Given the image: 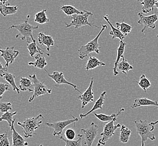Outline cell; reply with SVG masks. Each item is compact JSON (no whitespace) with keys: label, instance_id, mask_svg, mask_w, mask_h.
Segmentation results:
<instances>
[{"label":"cell","instance_id":"obj_7","mask_svg":"<svg viewBox=\"0 0 158 146\" xmlns=\"http://www.w3.org/2000/svg\"><path fill=\"white\" fill-rule=\"evenodd\" d=\"M71 116L73 119H67L66 120L59 121V122H45V125L49 128L53 129V135L55 137H57L60 136L62 134L64 129L67 127L68 125H71L72 124H75L76 122L79 121V119L77 118L74 117L73 116Z\"/></svg>","mask_w":158,"mask_h":146},{"label":"cell","instance_id":"obj_28","mask_svg":"<svg viewBox=\"0 0 158 146\" xmlns=\"http://www.w3.org/2000/svg\"><path fill=\"white\" fill-rule=\"evenodd\" d=\"M46 12H47V10L43 9L40 12H37V14L35 15V18H34L35 22H36L37 23H38L40 24H44L48 23L50 20H49V19L47 16Z\"/></svg>","mask_w":158,"mask_h":146},{"label":"cell","instance_id":"obj_41","mask_svg":"<svg viewBox=\"0 0 158 146\" xmlns=\"http://www.w3.org/2000/svg\"><path fill=\"white\" fill-rule=\"evenodd\" d=\"M7 1H8V0H0V3L5 4V3H6Z\"/></svg>","mask_w":158,"mask_h":146},{"label":"cell","instance_id":"obj_18","mask_svg":"<svg viewBox=\"0 0 158 146\" xmlns=\"http://www.w3.org/2000/svg\"><path fill=\"white\" fill-rule=\"evenodd\" d=\"M14 123H13L11 130L12 131V136L11 138L12 140V144L11 146H27L28 143L27 141L25 140L23 137L19 134L14 127Z\"/></svg>","mask_w":158,"mask_h":146},{"label":"cell","instance_id":"obj_21","mask_svg":"<svg viewBox=\"0 0 158 146\" xmlns=\"http://www.w3.org/2000/svg\"><path fill=\"white\" fill-rule=\"evenodd\" d=\"M19 88L21 91L24 92L27 91L29 92H33V82L31 79H28L26 77H21L20 81V85Z\"/></svg>","mask_w":158,"mask_h":146},{"label":"cell","instance_id":"obj_42","mask_svg":"<svg viewBox=\"0 0 158 146\" xmlns=\"http://www.w3.org/2000/svg\"><path fill=\"white\" fill-rule=\"evenodd\" d=\"M155 7H156V9H158V0H156V2H155Z\"/></svg>","mask_w":158,"mask_h":146},{"label":"cell","instance_id":"obj_12","mask_svg":"<svg viewBox=\"0 0 158 146\" xmlns=\"http://www.w3.org/2000/svg\"><path fill=\"white\" fill-rule=\"evenodd\" d=\"M0 52L1 53V56L3 58L6 62L5 66L6 67H8L10 64H13L16 58L19 55V51L15 50L14 47H10L4 49H1Z\"/></svg>","mask_w":158,"mask_h":146},{"label":"cell","instance_id":"obj_37","mask_svg":"<svg viewBox=\"0 0 158 146\" xmlns=\"http://www.w3.org/2000/svg\"><path fill=\"white\" fill-rule=\"evenodd\" d=\"M12 109V105L11 102H1L0 103L1 113H7Z\"/></svg>","mask_w":158,"mask_h":146},{"label":"cell","instance_id":"obj_24","mask_svg":"<svg viewBox=\"0 0 158 146\" xmlns=\"http://www.w3.org/2000/svg\"><path fill=\"white\" fill-rule=\"evenodd\" d=\"M18 6H10V4L5 5L0 3V11L1 14L3 16L7 15H11L16 14L18 11Z\"/></svg>","mask_w":158,"mask_h":146},{"label":"cell","instance_id":"obj_3","mask_svg":"<svg viewBox=\"0 0 158 146\" xmlns=\"http://www.w3.org/2000/svg\"><path fill=\"white\" fill-rule=\"evenodd\" d=\"M136 127V131L137 134L141 138V146H145V143L147 140H155L156 139L155 134L152 133L154 130V127L150 124L147 120L139 121H134Z\"/></svg>","mask_w":158,"mask_h":146},{"label":"cell","instance_id":"obj_13","mask_svg":"<svg viewBox=\"0 0 158 146\" xmlns=\"http://www.w3.org/2000/svg\"><path fill=\"white\" fill-rule=\"evenodd\" d=\"M45 70V71L47 74L49 78H51L56 83V84H57V85L66 84V85H70L75 90H76V91L80 93L81 94V92L80 91L79 89L77 88V85L76 84H74L73 83L69 82V81H67L66 78H64V73H62V72H60V71H54L53 73H52V74H50L47 70Z\"/></svg>","mask_w":158,"mask_h":146},{"label":"cell","instance_id":"obj_23","mask_svg":"<svg viewBox=\"0 0 158 146\" xmlns=\"http://www.w3.org/2000/svg\"><path fill=\"white\" fill-rule=\"evenodd\" d=\"M35 61L34 62H29L28 65L30 66H33L34 67H37L39 69H44L47 65L46 58L40 54L35 56Z\"/></svg>","mask_w":158,"mask_h":146},{"label":"cell","instance_id":"obj_26","mask_svg":"<svg viewBox=\"0 0 158 146\" xmlns=\"http://www.w3.org/2000/svg\"><path fill=\"white\" fill-rule=\"evenodd\" d=\"M131 130L125 125H122L120 129V134H119V140L123 143H127L129 141L130 137L131 135Z\"/></svg>","mask_w":158,"mask_h":146},{"label":"cell","instance_id":"obj_19","mask_svg":"<svg viewBox=\"0 0 158 146\" xmlns=\"http://www.w3.org/2000/svg\"><path fill=\"white\" fill-rule=\"evenodd\" d=\"M1 76L3 78L4 80L9 83L12 87L13 92L16 91L17 93H20V89L16 84L15 76L12 73H8L7 71H1Z\"/></svg>","mask_w":158,"mask_h":146},{"label":"cell","instance_id":"obj_2","mask_svg":"<svg viewBox=\"0 0 158 146\" xmlns=\"http://www.w3.org/2000/svg\"><path fill=\"white\" fill-rule=\"evenodd\" d=\"M44 118L42 114H40L36 117H31L25 119L23 122H18L17 124L22 128L24 137L27 138L32 137L36 134L35 131L40 127Z\"/></svg>","mask_w":158,"mask_h":146},{"label":"cell","instance_id":"obj_34","mask_svg":"<svg viewBox=\"0 0 158 146\" xmlns=\"http://www.w3.org/2000/svg\"><path fill=\"white\" fill-rule=\"evenodd\" d=\"M78 139L77 140H68L64 137L62 136H58V138L61 139L66 143L65 146H82L81 143H82V134H78Z\"/></svg>","mask_w":158,"mask_h":146},{"label":"cell","instance_id":"obj_35","mask_svg":"<svg viewBox=\"0 0 158 146\" xmlns=\"http://www.w3.org/2000/svg\"><path fill=\"white\" fill-rule=\"evenodd\" d=\"M17 111H15L13 113H10V112H7V113H3V115L1 116L0 121H6L8 123V125L9 126L10 128L12 127V124L14 122H15L16 119H12V117L14 115L17 114Z\"/></svg>","mask_w":158,"mask_h":146},{"label":"cell","instance_id":"obj_32","mask_svg":"<svg viewBox=\"0 0 158 146\" xmlns=\"http://www.w3.org/2000/svg\"><path fill=\"white\" fill-rule=\"evenodd\" d=\"M61 10L67 16H73L75 14H82L83 11H80L72 5L61 6Z\"/></svg>","mask_w":158,"mask_h":146},{"label":"cell","instance_id":"obj_9","mask_svg":"<svg viewBox=\"0 0 158 146\" xmlns=\"http://www.w3.org/2000/svg\"><path fill=\"white\" fill-rule=\"evenodd\" d=\"M99 131V127L95 124L94 122H92L90 125L86 129H81L82 139L84 140V144L87 146H92L93 142L97 136Z\"/></svg>","mask_w":158,"mask_h":146},{"label":"cell","instance_id":"obj_33","mask_svg":"<svg viewBox=\"0 0 158 146\" xmlns=\"http://www.w3.org/2000/svg\"><path fill=\"white\" fill-rule=\"evenodd\" d=\"M116 25V28L118 29L125 36H127L128 34L131 32V30L132 29V27L131 25L128 24L125 22H122V23L117 22Z\"/></svg>","mask_w":158,"mask_h":146},{"label":"cell","instance_id":"obj_5","mask_svg":"<svg viewBox=\"0 0 158 146\" xmlns=\"http://www.w3.org/2000/svg\"><path fill=\"white\" fill-rule=\"evenodd\" d=\"M90 16H93V14L87 11H83L82 14H75L71 16L70 23L67 24L66 22H64L66 24V28H67L71 27H74L75 29H77L79 28L88 25L90 27L94 26L95 27L100 28L99 27H98L93 23H90L89 21L88 18Z\"/></svg>","mask_w":158,"mask_h":146},{"label":"cell","instance_id":"obj_30","mask_svg":"<svg viewBox=\"0 0 158 146\" xmlns=\"http://www.w3.org/2000/svg\"><path fill=\"white\" fill-rule=\"evenodd\" d=\"M135 82L137 83L139 86L141 88L143 89V91H144L145 93H146L148 89L150 88L151 87V85H152V83L150 82V80L143 74H142L141 76H140V79H139V82H137L136 80L135 81Z\"/></svg>","mask_w":158,"mask_h":146},{"label":"cell","instance_id":"obj_1","mask_svg":"<svg viewBox=\"0 0 158 146\" xmlns=\"http://www.w3.org/2000/svg\"><path fill=\"white\" fill-rule=\"evenodd\" d=\"M30 15H28L24 22L19 25H12L4 32H6L10 29H15L19 32V33L16 36V38L20 37L21 40L23 41L27 40V43H30L32 42H36V41L34 38L33 33L34 31L38 29L39 27L38 25L33 26L29 24L28 21Z\"/></svg>","mask_w":158,"mask_h":146},{"label":"cell","instance_id":"obj_22","mask_svg":"<svg viewBox=\"0 0 158 146\" xmlns=\"http://www.w3.org/2000/svg\"><path fill=\"white\" fill-rule=\"evenodd\" d=\"M103 19L108 23V24L110 25V27L111 31L110 32V35L112 36L113 40H114L116 38H118L121 41H123L125 39V36L117 28L114 27L112 24V23L110 22L108 15L104 16Z\"/></svg>","mask_w":158,"mask_h":146},{"label":"cell","instance_id":"obj_40","mask_svg":"<svg viewBox=\"0 0 158 146\" xmlns=\"http://www.w3.org/2000/svg\"><path fill=\"white\" fill-rule=\"evenodd\" d=\"M157 124H158V119L156 121H155V122H150V124L152 125H153V126H155V125H156Z\"/></svg>","mask_w":158,"mask_h":146},{"label":"cell","instance_id":"obj_10","mask_svg":"<svg viewBox=\"0 0 158 146\" xmlns=\"http://www.w3.org/2000/svg\"><path fill=\"white\" fill-rule=\"evenodd\" d=\"M114 121L108 122L104 125L103 131L100 133V136L102 138L99 140L98 143H100L101 145L105 146L106 143L108 140H110L111 137L115 135V131L118 128L121 127L120 124H117V125H114Z\"/></svg>","mask_w":158,"mask_h":146},{"label":"cell","instance_id":"obj_38","mask_svg":"<svg viewBox=\"0 0 158 146\" xmlns=\"http://www.w3.org/2000/svg\"><path fill=\"white\" fill-rule=\"evenodd\" d=\"M75 131L72 128L66 129L64 131V137L68 140H73L75 138Z\"/></svg>","mask_w":158,"mask_h":146},{"label":"cell","instance_id":"obj_20","mask_svg":"<svg viewBox=\"0 0 158 146\" xmlns=\"http://www.w3.org/2000/svg\"><path fill=\"white\" fill-rule=\"evenodd\" d=\"M124 111H125L124 109H122L119 111L118 113L117 114H113L110 115H106L104 114H97V113H94V115L97 119H99L101 122H112V121L117 122V121H118L117 117L119 115H121V114Z\"/></svg>","mask_w":158,"mask_h":146},{"label":"cell","instance_id":"obj_8","mask_svg":"<svg viewBox=\"0 0 158 146\" xmlns=\"http://www.w3.org/2000/svg\"><path fill=\"white\" fill-rule=\"evenodd\" d=\"M138 16L139 17V20L137 22L138 24L143 25L141 33H146L148 28H151L152 29H155V23L158 20V16L156 14L145 16L143 12H140L138 14Z\"/></svg>","mask_w":158,"mask_h":146},{"label":"cell","instance_id":"obj_44","mask_svg":"<svg viewBox=\"0 0 158 146\" xmlns=\"http://www.w3.org/2000/svg\"><path fill=\"white\" fill-rule=\"evenodd\" d=\"M40 146H43L42 144H40Z\"/></svg>","mask_w":158,"mask_h":146},{"label":"cell","instance_id":"obj_11","mask_svg":"<svg viewBox=\"0 0 158 146\" xmlns=\"http://www.w3.org/2000/svg\"><path fill=\"white\" fill-rule=\"evenodd\" d=\"M93 84L94 78L92 77L90 80V83L88 87L79 96V99L81 102V109H84L89 103L92 102L94 100V95L93 92Z\"/></svg>","mask_w":158,"mask_h":146},{"label":"cell","instance_id":"obj_31","mask_svg":"<svg viewBox=\"0 0 158 146\" xmlns=\"http://www.w3.org/2000/svg\"><path fill=\"white\" fill-rule=\"evenodd\" d=\"M27 46L29 51V55L31 57H34L35 55L38 54H40L41 55H43L44 54V51L38 46L36 42H32L30 43H27Z\"/></svg>","mask_w":158,"mask_h":146},{"label":"cell","instance_id":"obj_36","mask_svg":"<svg viewBox=\"0 0 158 146\" xmlns=\"http://www.w3.org/2000/svg\"><path fill=\"white\" fill-rule=\"evenodd\" d=\"M8 130L3 134L0 135V146H10L9 140L8 138Z\"/></svg>","mask_w":158,"mask_h":146},{"label":"cell","instance_id":"obj_39","mask_svg":"<svg viewBox=\"0 0 158 146\" xmlns=\"http://www.w3.org/2000/svg\"><path fill=\"white\" fill-rule=\"evenodd\" d=\"M10 90V87L9 84L6 83H0V99H2L3 94L5 92Z\"/></svg>","mask_w":158,"mask_h":146},{"label":"cell","instance_id":"obj_15","mask_svg":"<svg viewBox=\"0 0 158 146\" xmlns=\"http://www.w3.org/2000/svg\"><path fill=\"white\" fill-rule=\"evenodd\" d=\"M156 106L158 107V102L156 101L148 99L147 97L138 98L134 100V103L131 106L132 109H135L141 106Z\"/></svg>","mask_w":158,"mask_h":146},{"label":"cell","instance_id":"obj_14","mask_svg":"<svg viewBox=\"0 0 158 146\" xmlns=\"http://www.w3.org/2000/svg\"><path fill=\"white\" fill-rule=\"evenodd\" d=\"M38 40L40 45L46 46L48 52H49L50 49L55 45V40L51 36L47 35L45 33L40 32L38 34Z\"/></svg>","mask_w":158,"mask_h":146},{"label":"cell","instance_id":"obj_4","mask_svg":"<svg viewBox=\"0 0 158 146\" xmlns=\"http://www.w3.org/2000/svg\"><path fill=\"white\" fill-rule=\"evenodd\" d=\"M106 28L107 26L106 25L102 24L101 30L99 33L98 34L97 36H95L93 40L89 42L87 44L84 46H81V47L78 49L79 58L80 59L83 60L84 58L90 55L92 52H95L97 54H99V48L100 47V46L98 43V40L100 37V35Z\"/></svg>","mask_w":158,"mask_h":146},{"label":"cell","instance_id":"obj_27","mask_svg":"<svg viewBox=\"0 0 158 146\" xmlns=\"http://www.w3.org/2000/svg\"><path fill=\"white\" fill-rule=\"evenodd\" d=\"M156 0H143L140 4L143 6V14H148L152 11L154 9Z\"/></svg>","mask_w":158,"mask_h":146},{"label":"cell","instance_id":"obj_16","mask_svg":"<svg viewBox=\"0 0 158 146\" xmlns=\"http://www.w3.org/2000/svg\"><path fill=\"white\" fill-rule=\"evenodd\" d=\"M106 94V92L104 91L100 94V97L97 100L95 101L94 105L93 107H92L90 110H89L88 112H87L85 114H80V118L82 119L84 118L85 117L88 116L89 115H90L91 113H93L94 111L97 110H102L103 109V106L104 102V100Z\"/></svg>","mask_w":158,"mask_h":146},{"label":"cell","instance_id":"obj_6","mask_svg":"<svg viewBox=\"0 0 158 146\" xmlns=\"http://www.w3.org/2000/svg\"><path fill=\"white\" fill-rule=\"evenodd\" d=\"M29 77L34 84L33 94L29 99V102H32L35 98L38 97L39 96L51 93L52 89L48 88L44 82H40L35 74L29 75Z\"/></svg>","mask_w":158,"mask_h":146},{"label":"cell","instance_id":"obj_45","mask_svg":"<svg viewBox=\"0 0 158 146\" xmlns=\"http://www.w3.org/2000/svg\"><path fill=\"white\" fill-rule=\"evenodd\" d=\"M156 37H157V38H158V35H157V36H156Z\"/></svg>","mask_w":158,"mask_h":146},{"label":"cell","instance_id":"obj_25","mask_svg":"<svg viewBox=\"0 0 158 146\" xmlns=\"http://www.w3.org/2000/svg\"><path fill=\"white\" fill-rule=\"evenodd\" d=\"M100 66H106V64L103 62L100 61L97 58L93 57L90 55L85 68L86 70L89 71V70H93Z\"/></svg>","mask_w":158,"mask_h":146},{"label":"cell","instance_id":"obj_29","mask_svg":"<svg viewBox=\"0 0 158 146\" xmlns=\"http://www.w3.org/2000/svg\"><path fill=\"white\" fill-rule=\"evenodd\" d=\"M133 69V67L125 59V57L122 58V60L119 62L117 67V69L124 73L126 75H127L128 72Z\"/></svg>","mask_w":158,"mask_h":146},{"label":"cell","instance_id":"obj_43","mask_svg":"<svg viewBox=\"0 0 158 146\" xmlns=\"http://www.w3.org/2000/svg\"><path fill=\"white\" fill-rule=\"evenodd\" d=\"M101 146V144H100V143H98L97 144V146Z\"/></svg>","mask_w":158,"mask_h":146},{"label":"cell","instance_id":"obj_17","mask_svg":"<svg viewBox=\"0 0 158 146\" xmlns=\"http://www.w3.org/2000/svg\"><path fill=\"white\" fill-rule=\"evenodd\" d=\"M126 43L123 42V41H120L119 45L118 47L117 50V58H116V61L114 63V67L113 68V75L114 76H116L117 75H118V71L117 70V67H118V64L119 61L120 60V58L124 57L123 54L125 52V47L126 46Z\"/></svg>","mask_w":158,"mask_h":146}]
</instances>
